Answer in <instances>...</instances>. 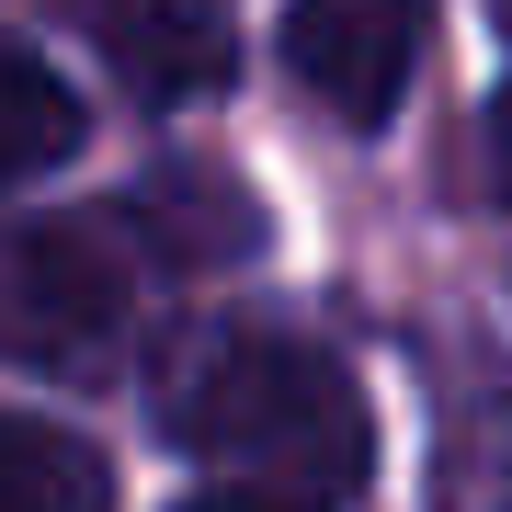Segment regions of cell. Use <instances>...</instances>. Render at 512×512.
Masks as SVG:
<instances>
[{
	"instance_id": "cell-8",
	"label": "cell",
	"mask_w": 512,
	"mask_h": 512,
	"mask_svg": "<svg viewBox=\"0 0 512 512\" xmlns=\"http://www.w3.org/2000/svg\"><path fill=\"white\" fill-rule=\"evenodd\" d=\"M0 103H12V137H0V160H12L23 183H35V171H57V160L80 148V103H69V80H57L35 46L0 57Z\"/></svg>"
},
{
	"instance_id": "cell-11",
	"label": "cell",
	"mask_w": 512,
	"mask_h": 512,
	"mask_svg": "<svg viewBox=\"0 0 512 512\" xmlns=\"http://www.w3.org/2000/svg\"><path fill=\"white\" fill-rule=\"evenodd\" d=\"M490 23H501V35H512V0H490Z\"/></svg>"
},
{
	"instance_id": "cell-7",
	"label": "cell",
	"mask_w": 512,
	"mask_h": 512,
	"mask_svg": "<svg viewBox=\"0 0 512 512\" xmlns=\"http://www.w3.org/2000/svg\"><path fill=\"white\" fill-rule=\"evenodd\" d=\"M433 490H444V512H512V376H490L456 421H444Z\"/></svg>"
},
{
	"instance_id": "cell-1",
	"label": "cell",
	"mask_w": 512,
	"mask_h": 512,
	"mask_svg": "<svg viewBox=\"0 0 512 512\" xmlns=\"http://www.w3.org/2000/svg\"><path fill=\"white\" fill-rule=\"evenodd\" d=\"M160 433L217 490L262 501V512H330V501L365 490V467H376L353 376L319 342H296V330H205L171 365Z\"/></svg>"
},
{
	"instance_id": "cell-5",
	"label": "cell",
	"mask_w": 512,
	"mask_h": 512,
	"mask_svg": "<svg viewBox=\"0 0 512 512\" xmlns=\"http://www.w3.org/2000/svg\"><path fill=\"white\" fill-rule=\"evenodd\" d=\"M126 217H137L148 251H160V262H183V274H217V262H251V251H262L251 194H239L228 171H194V160H183V171H148Z\"/></svg>"
},
{
	"instance_id": "cell-10",
	"label": "cell",
	"mask_w": 512,
	"mask_h": 512,
	"mask_svg": "<svg viewBox=\"0 0 512 512\" xmlns=\"http://www.w3.org/2000/svg\"><path fill=\"white\" fill-rule=\"evenodd\" d=\"M183 512H262V501H239V490H205V501H183Z\"/></svg>"
},
{
	"instance_id": "cell-6",
	"label": "cell",
	"mask_w": 512,
	"mask_h": 512,
	"mask_svg": "<svg viewBox=\"0 0 512 512\" xmlns=\"http://www.w3.org/2000/svg\"><path fill=\"white\" fill-rule=\"evenodd\" d=\"M114 478L69 421H0V512H103Z\"/></svg>"
},
{
	"instance_id": "cell-4",
	"label": "cell",
	"mask_w": 512,
	"mask_h": 512,
	"mask_svg": "<svg viewBox=\"0 0 512 512\" xmlns=\"http://www.w3.org/2000/svg\"><path fill=\"white\" fill-rule=\"evenodd\" d=\"M103 57L148 114H183L205 92H228V12L217 0H103Z\"/></svg>"
},
{
	"instance_id": "cell-9",
	"label": "cell",
	"mask_w": 512,
	"mask_h": 512,
	"mask_svg": "<svg viewBox=\"0 0 512 512\" xmlns=\"http://www.w3.org/2000/svg\"><path fill=\"white\" fill-rule=\"evenodd\" d=\"M478 171H490V194L512 205V92H501L490 114H478Z\"/></svg>"
},
{
	"instance_id": "cell-2",
	"label": "cell",
	"mask_w": 512,
	"mask_h": 512,
	"mask_svg": "<svg viewBox=\"0 0 512 512\" xmlns=\"http://www.w3.org/2000/svg\"><path fill=\"white\" fill-rule=\"evenodd\" d=\"M137 330V217L12 228V353L35 376H103Z\"/></svg>"
},
{
	"instance_id": "cell-3",
	"label": "cell",
	"mask_w": 512,
	"mask_h": 512,
	"mask_svg": "<svg viewBox=\"0 0 512 512\" xmlns=\"http://www.w3.org/2000/svg\"><path fill=\"white\" fill-rule=\"evenodd\" d=\"M421 35H433V0H296L285 12V69L342 126H387L410 69H421Z\"/></svg>"
}]
</instances>
